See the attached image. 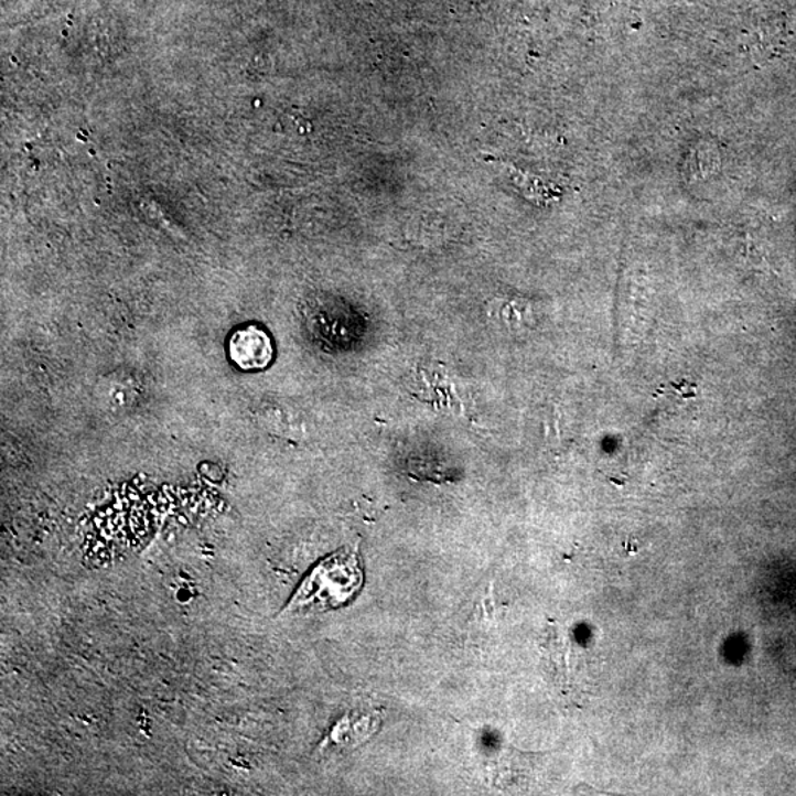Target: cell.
I'll use <instances>...</instances> for the list:
<instances>
[{"label": "cell", "instance_id": "cell-2", "mask_svg": "<svg viewBox=\"0 0 796 796\" xmlns=\"http://www.w3.org/2000/svg\"><path fill=\"white\" fill-rule=\"evenodd\" d=\"M275 348L268 332L258 326L235 331L229 340V357L240 370H261L272 363Z\"/></svg>", "mask_w": 796, "mask_h": 796}, {"label": "cell", "instance_id": "cell-1", "mask_svg": "<svg viewBox=\"0 0 796 796\" xmlns=\"http://www.w3.org/2000/svg\"><path fill=\"white\" fill-rule=\"evenodd\" d=\"M363 585L357 552L344 549L323 561L301 585L290 606L338 607L352 601Z\"/></svg>", "mask_w": 796, "mask_h": 796}, {"label": "cell", "instance_id": "cell-3", "mask_svg": "<svg viewBox=\"0 0 796 796\" xmlns=\"http://www.w3.org/2000/svg\"><path fill=\"white\" fill-rule=\"evenodd\" d=\"M789 29L782 17L774 15L761 20L756 28L755 56L767 61L781 55L789 42Z\"/></svg>", "mask_w": 796, "mask_h": 796}]
</instances>
